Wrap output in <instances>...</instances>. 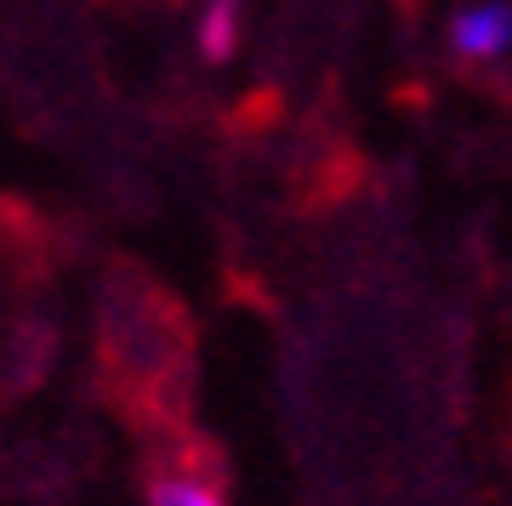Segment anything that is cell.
Masks as SVG:
<instances>
[{
  "label": "cell",
  "instance_id": "6da1fadb",
  "mask_svg": "<svg viewBox=\"0 0 512 506\" xmlns=\"http://www.w3.org/2000/svg\"><path fill=\"white\" fill-rule=\"evenodd\" d=\"M148 506H228L217 455H205V444H194V455H165L148 467Z\"/></svg>",
  "mask_w": 512,
  "mask_h": 506
},
{
  "label": "cell",
  "instance_id": "7a4b0ae2",
  "mask_svg": "<svg viewBox=\"0 0 512 506\" xmlns=\"http://www.w3.org/2000/svg\"><path fill=\"white\" fill-rule=\"evenodd\" d=\"M450 52L467 63H501L512 52V0H467L450 12Z\"/></svg>",
  "mask_w": 512,
  "mask_h": 506
},
{
  "label": "cell",
  "instance_id": "3957f363",
  "mask_svg": "<svg viewBox=\"0 0 512 506\" xmlns=\"http://www.w3.org/2000/svg\"><path fill=\"white\" fill-rule=\"evenodd\" d=\"M205 52L211 57H228V46H234V0H217L211 12H205Z\"/></svg>",
  "mask_w": 512,
  "mask_h": 506
}]
</instances>
